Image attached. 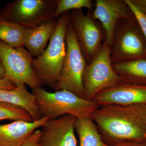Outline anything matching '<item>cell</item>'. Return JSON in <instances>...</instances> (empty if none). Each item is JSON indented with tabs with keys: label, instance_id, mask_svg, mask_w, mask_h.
<instances>
[{
	"label": "cell",
	"instance_id": "cell-23",
	"mask_svg": "<svg viewBox=\"0 0 146 146\" xmlns=\"http://www.w3.org/2000/svg\"><path fill=\"white\" fill-rule=\"evenodd\" d=\"M109 146H146V141L141 142L130 141L123 142Z\"/></svg>",
	"mask_w": 146,
	"mask_h": 146
},
{
	"label": "cell",
	"instance_id": "cell-15",
	"mask_svg": "<svg viewBox=\"0 0 146 146\" xmlns=\"http://www.w3.org/2000/svg\"><path fill=\"white\" fill-rule=\"evenodd\" d=\"M56 18L45 22L34 28L29 29L24 47L34 58L42 54L56 28Z\"/></svg>",
	"mask_w": 146,
	"mask_h": 146
},
{
	"label": "cell",
	"instance_id": "cell-2",
	"mask_svg": "<svg viewBox=\"0 0 146 146\" xmlns=\"http://www.w3.org/2000/svg\"><path fill=\"white\" fill-rule=\"evenodd\" d=\"M70 21V12L58 18L56 28L45 50L33 58L32 66L42 84L54 89L57 83L66 53V35Z\"/></svg>",
	"mask_w": 146,
	"mask_h": 146
},
{
	"label": "cell",
	"instance_id": "cell-5",
	"mask_svg": "<svg viewBox=\"0 0 146 146\" xmlns=\"http://www.w3.org/2000/svg\"><path fill=\"white\" fill-rule=\"evenodd\" d=\"M65 41L66 56L54 89L55 91L67 90L84 98L83 76L87 64L70 23Z\"/></svg>",
	"mask_w": 146,
	"mask_h": 146
},
{
	"label": "cell",
	"instance_id": "cell-14",
	"mask_svg": "<svg viewBox=\"0 0 146 146\" xmlns=\"http://www.w3.org/2000/svg\"><path fill=\"white\" fill-rule=\"evenodd\" d=\"M0 102L22 107L30 114L34 121L42 117L39 112L36 98L34 94L28 91L25 84L10 90L0 88Z\"/></svg>",
	"mask_w": 146,
	"mask_h": 146
},
{
	"label": "cell",
	"instance_id": "cell-6",
	"mask_svg": "<svg viewBox=\"0 0 146 146\" xmlns=\"http://www.w3.org/2000/svg\"><path fill=\"white\" fill-rule=\"evenodd\" d=\"M56 3V0H16L0 10V18L34 28L55 18Z\"/></svg>",
	"mask_w": 146,
	"mask_h": 146
},
{
	"label": "cell",
	"instance_id": "cell-17",
	"mask_svg": "<svg viewBox=\"0 0 146 146\" xmlns=\"http://www.w3.org/2000/svg\"><path fill=\"white\" fill-rule=\"evenodd\" d=\"M74 127L79 138V146H109L103 141L91 116L76 118Z\"/></svg>",
	"mask_w": 146,
	"mask_h": 146
},
{
	"label": "cell",
	"instance_id": "cell-3",
	"mask_svg": "<svg viewBox=\"0 0 146 146\" xmlns=\"http://www.w3.org/2000/svg\"><path fill=\"white\" fill-rule=\"evenodd\" d=\"M32 93L41 116L49 120L65 115L77 118L89 117L100 107L94 101L86 100L67 90L50 92L39 87L33 89Z\"/></svg>",
	"mask_w": 146,
	"mask_h": 146
},
{
	"label": "cell",
	"instance_id": "cell-1",
	"mask_svg": "<svg viewBox=\"0 0 146 146\" xmlns=\"http://www.w3.org/2000/svg\"><path fill=\"white\" fill-rule=\"evenodd\" d=\"M91 117L108 145L146 141V104L101 106Z\"/></svg>",
	"mask_w": 146,
	"mask_h": 146
},
{
	"label": "cell",
	"instance_id": "cell-13",
	"mask_svg": "<svg viewBox=\"0 0 146 146\" xmlns=\"http://www.w3.org/2000/svg\"><path fill=\"white\" fill-rule=\"evenodd\" d=\"M49 120L46 117L32 122L13 121L0 125V146H21L35 130Z\"/></svg>",
	"mask_w": 146,
	"mask_h": 146
},
{
	"label": "cell",
	"instance_id": "cell-16",
	"mask_svg": "<svg viewBox=\"0 0 146 146\" xmlns=\"http://www.w3.org/2000/svg\"><path fill=\"white\" fill-rule=\"evenodd\" d=\"M112 66L121 83L146 86V59L123 61Z\"/></svg>",
	"mask_w": 146,
	"mask_h": 146
},
{
	"label": "cell",
	"instance_id": "cell-10",
	"mask_svg": "<svg viewBox=\"0 0 146 146\" xmlns=\"http://www.w3.org/2000/svg\"><path fill=\"white\" fill-rule=\"evenodd\" d=\"M92 16L101 23L106 33L104 42L111 48L118 22L121 19H136L125 0H96Z\"/></svg>",
	"mask_w": 146,
	"mask_h": 146
},
{
	"label": "cell",
	"instance_id": "cell-8",
	"mask_svg": "<svg viewBox=\"0 0 146 146\" xmlns=\"http://www.w3.org/2000/svg\"><path fill=\"white\" fill-rule=\"evenodd\" d=\"M33 59L25 47L13 48L0 41V60L5 68V77L15 86L25 84L32 89L42 87L33 68Z\"/></svg>",
	"mask_w": 146,
	"mask_h": 146
},
{
	"label": "cell",
	"instance_id": "cell-26",
	"mask_svg": "<svg viewBox=\"0 0 146 146\" xmlns=\"http://www.w3.org/2000/svg\"><path fill=\"white\" fill-rule=\"evenodd\" d=\"M5 68L1 61L0 60V80L5 77Z\"/></svg>",
	"mask_w": 146,
	"mask_h": 146
},
{
	"label": "cell",
	"instance_id": "cell-21",
	"mask_svg": "<svg viewBox=\"0 0 146 146\" xmlns=\"http://www.w3.org/2000/svg\"><path fill=\"white\" fill-rule=\"evenodd\" d=\"M134 14L146 40V15L140 11L131 0H125Z\"/></svg>",
	"mask_w": 146,
	"mask_h": 146
},
{
	"label": "cell",
	"instance_id": "cell-9",
	"mask_svg": "<svg viewBox=\"0 0 146 146\" xmlns=\"http://www.w3.org/2000/svg\"><path fill=\"white\" fill-rule=\"evenodd\" d=\"M70 23L75 32L84 57L89 64L101 49L105 42L104 38L106 39L105 31L93 18L91 10L86 14L82 9L72 11L70 13Z\"/></svg>",
	"mask_w": 146,
	"mask_h": 146
},
{
	"label": "cell",
	"instance_id": "cell-24",
	"mask_svg": "<svg viewBox=\"0 0 146 146\" xmlns=\"http://www.w3.org/2000/svg\"><path fill=\"white\" fill-rule=\"evenodd\" d=\"M16 87L7 78L5 77L0 80V88L6 89H13Z\"/></svg>",
	"mask_w": 146,
	"mask_h": 146
},
{
	"label": "cell",
	"instance_id": "cell-4",
	"mask_svg": "<svg viewBox=\"0 0 146 146\" xmlns=\"http://www.w3.org/2000/svg\"><path fill=\"white\" fill-rule=\"evenodd\" d=\"M112 65L146 59V40L136 19H121L115 27L111 48Z\"/></svg>",
	"mask_w": 146,
	"mask_h": 146
},
{
	"label": "cell",
	"instance_id": "cell-19",
	"mask_svg": "<svg viewBox=\"0 0 146 146\" xmlns=\"http://www.w3.org/2000/svg\"><path fill=\"white\" fill-rule=\"evenodd\" d=\"M4 120L27 122L34 121L30 114L22 107L0 102V121Z\"/></svg>",
	"mask_w": 146,
	"mask_h": 146
},
{
	"label": "cell",
	"instance_id": "cell-7",
	"mask_svg": "<svg viewBox=\"0 0 146 146\" xmlns=\"http://www.w3.org/2000/svg\"><path fill=\"white\" fill-rule=\"evenodd\" d=\"M111 48L104 42L94 60L87 64L84 72V99L92 100L100 92L121 83L111 61Z\"/></svg>",
	"mask_w": 146,
	"mask_h": 146
},
{
	"label": "cell",
	"instance_id": "cell-22",
	"mask_svg": "<svg viewBox=\"0 0 146 146\" xmlns=\"http://www.w3.org/2000/svg\"><path fill=\"white\" fill-rule=\"evenodd\" d=\"M41 135V129H36L32 133L21 146H39L40 136Z\"/></svg>",
	"mask_w": 146,
	"mask_h": 146
},
{
	"label": "cell",
	"instance_id": "cell-25",
	"mask_svg": "<svg viewBox=\"0 0 146 146\" xmlns=\"http://www.w3.org/2000/svg\"><path fill=\"white\" fill-rule=\"evenodd\" d=\"M136 7L146 15V0H131Z\"/></svg>",
	"mask_w": 146,
	"mask_h": 146
},
{
	"label": "cell",
	"instance_id": "cell-12",
	"mask_svg": "<svg viewBox=\"0 0 146 146\" xmlns=\"http://www.w3.org/2000/svg\"><path fill=\"white\" fill-rule=\"evenodd\" d=\"M92 100L100 106L146 104V86L121 82L112 88L100 92Z\"/></svg>",
	"mask_w": 146,
	"mask_h": 146
},
{
	"label": "cell",
	"instance_id": "cell-18",
	"mask_svg": "<svg viewBox=\"0 0 146 146\" xmlns=\"http://www.w3.org/2000/svg\"><path fill=\"white\" fill-rule=\"evenodd\" d=\"M29 29L0 18V41L14 48L24 47Z\"/></svg>",
	"mask_w": 146,
	"mask_h": 146
},
{
	"label": "cell",
	"instance_id": "cell-11",
	"mask_svg": "<svg viewBox=\"0 0 146 146\" xmlns=\"http://www.w3.org/2000/svg\"><path fill=\"white\" fill-rule=\"evenodd\" d=\"M76 118L65 115L48 121L41 127L39 146H78L75 133Z\"/></svg>",
	"mask_w": 146,
	"mask_h": 146
},
{
	"label": "cell",
	"instance_id": "cell-20",
	"mask_svg": "<svg viewBox=\"0 0 146 146\" xmlns=\"http://www.w3.org/2000/svg\"><path fill=\"white\" fill-rule=\"evenodd\" d=\"M56 2L55 18L70 10H78L83 8L92 10L95 5L91 0H56Z\"/></svg>",
	"mask_w": 146,
	"mask_h": 146
}]
</instances>
